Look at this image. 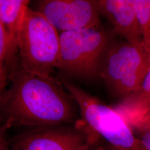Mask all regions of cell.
<instances>
[{"instance_id":"2e32d148","label":"cell","mask_w":150,"mask_h":150,"mask_svg":"<svg viewBox=\"0 0 150 150\" xmlns=\"http://www.w3.org/2000/svg\"><path fill=\"white\" fill-rule=\"evenodd\" d=\"M103 146L105 150H131L123 148V147H117V146L111 145L106 142L105 144L103 145Z\"/></svg>"},{"instance_id":"9a60e30c","label":"cell","mask_w":150,"mask_h":150,"mask_svg":"<svg viewBox=\"0 0 150 150\" xmlns=\"http://www.w3.org/2000/svg\"><path fill=\"white\" fill-rule=\"evenodd\" d=\"M1 144H0V150H9L10 147L8 145L7 140L5 138V134H1Z\"/></svg>"},{"instance_id":"8992f818","label":"cell","mask_w":150,"mask_h":150,"mask_svg":"<svg viewBox=\"0 0 150 150\" xmlns=\"http://www.w3.org/2000/svg\"><path fill=\"white\" fill-rule=\"evenodd\" d=\"M101 139L81 118L75 124L29 127L6 140L12 150H87Z\"/></svg>"},{"instance_id":"7c38bea8","label":"cell","mask_w":150,"mask_h":150,"mask_svg":"<svg viewBox=\"0 0 150 150\" xmlns=\"http://www.w3.org/2000/svg\"><path fill=\"white\" fill-rule=\"evenodd\" d=\"M137 129L140 142L139 150H150V127L147 126H138Z\"/></svg>"},{"instance_id":"277c9868","label":"cell","mask_w":150,"mask_h":150,"mask_svg":"<svg viewBox=\"0 0 150 150\" xmlns=\"http://www.w3.org/2000/svg\"><path fill=\"white\" fill-rule=\"evenodd\" d=\"M150 67V52L143 42H110L100 77L113 96L122 100L139 88Z\"/></svg>"},{"instance_id":"ba28073f","label":"cell","mask_w":150,"mask_h":150,"mask_svg":"<svg viewBox=\"0 0 150 150\" xmlns=\"http://www.w3.org/2000/svg\"><path fill=\"white\" fill-rule=\"evenodd\" d=\"M100 13L113 26V33L132 44L142 42V36L134 0L96 1Z\"/></svg>"},{"instance_id":"9c48e42d","label":"cell","mask_w":150,"mask_h":150,"mask_svg":"<svg viewBox=\"0 0 150 150\" xmlns=\"http://www.w3.org/2000/svg\"><path fill=\"white\" fill-rule=\"evenodd\" d=\"M115 109L131 126L150 112V67L139 88L121 101Z\"/></svg>"},{"instance_id":"8fae6325","label":"cell","mask_w":150,"mask_h":150,"mask_svg":"<svg viewBox=\"0 0 150 150\" xmlns=\"http://www.w3.org/2000/svg\"><path fill=\"white\" fill-rule=\"evenodd\" d=\"M142 36V42L150 54V0H134Z\"/></svg>"},{"instance_id":"30bf717a","label":"cell","mask_w":150,"mask_h":150,"mask_svg":"<svg viewBox=\"0 0 150 150\" xmlns=\"http://www.w3.org/2000/svg\"><path fill=\"white\" fill-rule=\"evenodd\" d=\"M29 1L0 0V23L9 37L18 41V34Z\"/></svg>"},{"instance_id":"52a82bcc","label":"cell","mask_w":150,"mask_h":150,"mask_svg":"<svg viewBox=\"0 0 150 150\" xmlns=\"http://www.w3.org/2000/svg\"><path fill=\"white\" fill-rule=\"evenodd\" d=\"M37 4V11L61 32L100 26L96 1L42 0Z\"/></svg>"},{"instance_id":"3957f363","label":"cell","mask_w":150,"mask_h":150,"mask_svg":"<svg viewBox=\"0 0 150 150\" xmlns=\"http://www.w3.org/2000/svg\"><path fill=\"white\" fill-rule=\"evenodd\" d=\"M110 38L99 28L61 32L56 68L64 76L89 80L100 77Z\"/></svg>"},{"instance_id":"7a4b0ae2","label":"cell","mask_w":150,"mask_h":150,"mask_svg":"<svg viewBox=\"0 0 150 150\" xmlns=\"http://www.w3.org/2000/svg\"><path fill=\"white\" fill-rule=\"evenodd\" d=\"M20 70L51 77L60 54L57 30L42 13L28 7L18 34Z\"/></svg>"},{"instance_id":"4fadbf2b","label":"cell","mask_w":150,"mask_h":150,"mask_svg":"<svg viewBox=\"0 0 150 150\" xmlns=\"http://www.w3.org/2000/svg\"><path fill=\"white\" fill-rule=\"evenodd\" d=\"M138 126H147L150 127V112L137 120L131 125V127L134 128Z\"/></svg>"},{"instance_id":"5b68a950","label":"cell","mask_w":150,"mask_h":150,"mask_svg":"<svg viewBox=\"0 0 150 150\" xmlns=\"http://www.w3.org/2000/svg\"><path fill=\"white\" fill-rule=\"evenodd\" d=\"M64 88L75 99L81 118L91 130L111 145L131 150H139L140 142L131 126L115 108L107 106L59 75Z\"/></svg>"},{"instance_id":"5bb4252c","label":"cell","mask_w":150,"mask_h":150,"mask_svg":"<svg viewBox=\"0 0 150 150\" xmlns=\"http://www.w3.org/2000/svg\"><path fill=\"white\" fill-rule=\"evenodd\" d=\"M87 150H105L101 140L92 143Z\"/></svg>"},{"instance_id":"6da1fadb","label":"cell","mask_w":150,"mask_h":150,"mask_svg":"<svg viewBox=\"0 0 150 150\" xmlns=\"http://www.w3.org/2000/svg\"><path fill=\"white\" fill-rule=\"evenodd\" d=\"M1 92V134L12 127H35L75 124L79 110L59 80L21 70Z\"/></svg>"}]
</instances>
